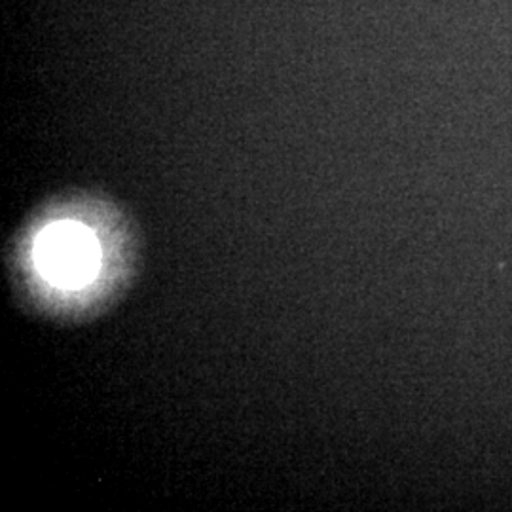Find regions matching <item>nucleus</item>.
<instances>
[{
  "instance_id": "nucleus-1",
  "label": "nucleus",
  "mask_w": 512,
  "mask_h": 512,
  "mask_svg": "<svg viewBox=\"0 0 512 512\" xmlns=\"http://www.w3.org/2000/svg\"><path fill=\"white\" fill-rule=\"evenodd\" d=\"M40 275L59 289L88 285L101 268V247L92 230L78 222H55L35 241Z\"/></svg>"
}]
</instances>
